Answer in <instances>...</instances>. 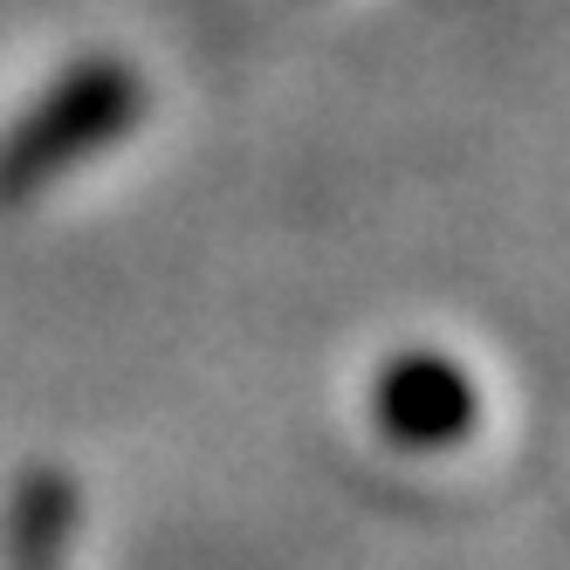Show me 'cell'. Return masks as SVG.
<instances>
[{
    "instance_id": "obj_1",
    "label": "cell",
    "mask_w": 570,
    "mask_h": 570,
    "mask_svg": "<svg viewBox=\"0 0 570 570\" xmlns=\"http://www.w3.org/2000/svg\"><path fill=\"white\" fill-rule=\"evenodd\" d=\"M474 385L454 357H433V351H413L385 364L379 379V426L399 440V446H454L468 426H474Z\"/></svg>"
}]
</instances>
